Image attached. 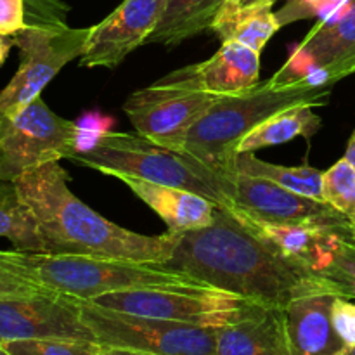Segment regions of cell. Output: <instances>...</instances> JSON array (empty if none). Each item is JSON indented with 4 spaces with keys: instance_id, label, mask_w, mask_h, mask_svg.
<instances>
[{
    "instance_id": "obj_1",
    "label": "cell",
    "mask_w": 355,
    "mask_h": 355,
    "mask_svg": "<svg viewBox=\"0 0 355 355\" xmlns=\"http://www.w3.org/2000/svg\"><path fill=\"white\" fill-rule=\"evenodd\" d=\"M156 267L263 307L286 309L326 291L345 297L338 284L284 255L231 207H217L210 225L177 234L172 259Z\"/></svg>"
},
{
    "instance_id": "obj_2",
    "label": "cell",
    "mask_w": 355,
    "mask_h": 355,
    "mask_svg": "<svg viewBox=\"0 0 355 355\" xmlns=\"http://www.w3.org/2000/svg\"><path fill=\"white\" fill-rule=\"evenodd\" d=\"M16 187L30 208L52 255H83L162 266L172 259L175 232L144 236L113 224L87 207L69 189V175L59 162L17 177Z\"/></svg>"
},
{
    "instance_id": "obj_3",
    "label": "cell",
    "mask_w": 355,
    "mask_h": 355,
    "mask_svg": "<svg viewBox=\"0 0 355 355\" xmlns=\"http://www.w3.org/2000/svg\"><path fill=\"white\" fill-rule=\"evenodd\" d=\"M329 99V87H318L302 78L277 85L267 80L245 92L222 96L196 121L187 135L184 155L227 175L238 155V146L257 125L272 114L298 104L321 106Z\"/></svg>"
},
{
    "instance_id": "obj_4",
    "label": "cell",
    "mask_w": 355,
    "mask_h": 355,
    "mask_svg": "<svg viewBox=\"0 0 355 355\" xmlns=\"http://www.w3.org/2000/svg\"><path fill=\"white\" fill-rule=\"evenodd\" d=\"M9 262L40 286L82 302L127 290H215L177 270L83 255L6 252Z\"/></svg>"
},
{
    "instance_id": "obj_5",
    "label": "cell",
    "mask_w": 355,
    "mask_h": 355,
    "mask_svg": "<svg viewBox=\"0 0 355 355\" xmlns=\"http://www.w3.org/2000/svg\"><path fill=\"white\" fill-rule=\"evenodd\" d=\"M69 159L110 177L130 175L180 187L208 198L218 207H231L225 196L224 180L217 172L184 153L153 144L142 135L101 134L90 148H78Z\"/></svg>"
},
{
    "instance_id": "obj_6",
    "label": "cell",
    "mask_w": 355,
    "mask_h": 355,
    "mask_svg": "<svg viewBox=\"0 0 355 355\" xmlns=\"http://www.w3.org/2000/svg\"><path fill=\"white\" fill-rule=\"evenodd\" d=\"M80 311L101 347L149 355H215L217 349V328L107 311L90 302H82Z\"/></svg>"
},
{
    "instance_id": "obj_7",
    "label": "cell",
    "mask_w": 355,
    "mask_h": 355,
    "mask_svg": "<svg viewBox=\"0 0 355 355\" xmlns=\"http://www.w3.org/2000/svg\"><path fill=\"white\" fill-rule=\"evenodd\" d=\"M90 28L28 24L12 38L21 61L16 75L0 92V125L40 97L49 82L85 49Z\"/></svg>"
},
{
    "instance_id": "obj_8",
    "label": "cell",
    "mask_w": 355,
    "mask_h": 355,
    "mask_svg": "<svg viewBox=\"0 0 355 355\" xmlns=\"http://www.w3.org/2000/svg\"><path fill=\"white\" fill-rule=\"evenodd\" d=\"M78 127L55 114L42 97L0 125V179L16 180L78 149Z\"/></svg>"
},
{
    "instance_id": "obj_9",
    "label": "cell",
    "mask_w": 355,
    "mask_h": 355,
    "mask_svg": "<svg viewBox=\"0 0 355 355\" xmlns=\"http://www.w3.org/2000/svg\"><path fill=\"white\" fill-rule=\"evenodd\" d=\"M107 311L166 319L203 328L239 321L259 304L218 290H127L90 300Z\"/></svg>"
},
{
    "instance_id": "obj_10",
    "label": "cell",
    "mask_w": 355,
    "mask_h": 355,
    "mask_svg": "<svg viewBox=\"0 0 355 355\" xmlns=\"http://www.w3.org/2000/svg\"><path fill=\"white\" fill-rule=\"evenodd\" d=\"M220 177L232 210L252 220L270 225L328 229L354 241L352 224L326 201L304 196L259 177L243 173H227Z\"/></svg>"
},
{
    "instance_id": "obj_11",
    "label": "cell",
    "mask_w": 355,
    "mask_h": 355,
    "mask_svg": "<svg viewBox=\"0 0 355 355\" xmlns=\"http://www.w3.org/2000/svg\"><path fill=\"white\" fill-rule=\"evenodd\" d=\"M222 96L149 85L132 94L123 111L139 135L170 151L184 153L196 121Z\"/></svg>"
},
{
    "instance_id": "obj_12",
    "label": "cell",
    "mask_w": 355,
    "mask_h": 355,
    "mask_svg": "<svg viewBox=\"0 0 355 355\" xmlns=\"http://www.w3.org/2000/svg\"><path fill=\"white\" fill-rule=\"evenodd\" d=\"M314 71L322 73L331 85L355 73V0H345L312 28L270 82L286 85Z\"/></svg>"
},
{
    "instance_id": "obj_13",
    "label": "cell",
    "mask_w": 355,
    "mask_h": 355,
    "mask_svg": "<svg viewBox=\"0 0 355 355\" xmlns=\"http://www.w3.org/2000/svg\"><path fill=\"white\" fill-rule=\"evenodd\" d=\"M80 304L82 300L54 291L0 298V343L44 338L96 342L83 322Z\"/></svg>"
},
{
    "instance_id": "obj_14",
    "label": "cell",
    "mask_w": 355,
    "mask_h": 355,
    "mask_svg": "<svg viewBox=\"0 0 355 355\" xmlns=\"http://www.w3.org/2000/svg\"><path fill=\"white\" fill-rule=\"evenodd\" d=\"M165 0H125L99 24L90 28L80 55L83 68H116L148 42L162 17Z\"/></svg>"
},
{
    "instance_id": "obj_15",
    "label": "cell",
    "mask_w": 355,
    "mask_h": 355,
    "mask_svg": "<svg viewBox=\"0 0 355 355\" xmlns=\"http://www.w3.org/2000/svg\"><path fill=\"white\" fill-rule=\"evenodd\" d=\"M260 54L239 42H222L210 59L175 69L153 85L189 92L232 96L259 85Z\"/></svg>"
},
{
    "instance_id": "obj_16",
    "label": "cell",
    "mask_w": 355,
    "mask_h": 355,
    "mask_svg": "<svg viewBox=\"0 0 355 355\" xmlns=\"http://www.w3.org/2000/svg\"><path fill=\"white\" fill-rule=\"evenodd\" d=\"M215 355H291L286 311L257 305L239 321L217 328Z\"/></svg>"
},
{
    "instance_id": "obj_17",
    "label": "cell",
    "mask_w": 355,
    "mask_h": 355,
    "mask_svg": "<svg viewBox=\"0 0 355 355\" xmlns=\"http://www.w3.org/2000/svg\"><path fill=\"white\" fill-rule=\"evenodd\" d=\"M336 297L329 291L309 295L284 309L291 355H340L347 349L331 321Z\"/></svg>"
},
{
    "instance_id": "obj_18",
    "label": "cell",
    "mask_w": 355,
    "mask_h": 355,
    "mask_svg": "<svg viewBox=\"0 0 355 355\" xmlns=\"http://www.w3.org/2000/svg\"><path fill=\"white\" fill-rule=\"evenodd\" d=\"M114 179L127 184L135 196L141 198L151 210H155L156 215L168 225V232L182 234L214 222L218 205L208 198L180 187L163 186L137 177L118 175Z\"/></svg>"
},
{
    "instance_id": "obj_19",
    "label": "cell",
    "mask_w": 355,
    "mask_h": 355,
    "mask_svg": "<svg viewBox=\"0 0 355 355\" xmlns=\"http://www.w3.org/2000/svg\"><path fill=\"white\" fill-rule=\"evenodd\" d=\"M225 0H165L162 17L146 44L179 45L214 26Z\"/></svg>"
},
{
    "instance_id": "obj_20",
    "label": "cell",
    "mask_w": 355,
    "mask_h": 355,
    "mask_svg": "<svg viewBox=\"0 0 355 355\" xmlns=\"http://www.w3.org/2000/svg\"><path fill=\"white\" fill-rule=\"evenodd\" d=\"M312 104H298L279 111L257 125L238 146V153H255L259 149L279 146L297 137H311L321 127V118Z\"/></svg>"
},
{
    "instance_id": "obj_21",
    "label": "cell",
    "mask_w": 355,
    "mask_h": 355,
    "mask_svg": "<svg viewBox=\"0 0 355 355\" xmlns=\"http://www.w3.org/2000/svg\"><path fill=\"white\" fill-rule=\"evenodd\" d=\"M231 173H243V175L270 180L298 194L324 201L322 198V173L324 172L312 166L274 165V163L257 158L253 153H238L232 162Z\"/></svg>"
},
{
    "instance_id": "obj_22",
    "label": "cell",
    "mask_w": 355,
    "mask_h": 355,
    "mask_svg": "<svg viewBox=\"0 0 355 355\" xmlns=\"http://www.w3.org/2000/svg\"><path fill=\"white\" fill-rule=\"evenodd\" d=\"M0 236L19 252L45 253L44 239L14 180L0 179Z\"/></svg>"
},
{
    "instance_id": "obj_23",
    "label": "cell",
    "mask_w": 355,
    "mask_h": 355,
    "mask_svg": "<svg viewBox=\"0 0 355 355\" xmlns=\"http://www.w3.org/2000/svg\"><path fill=\"white\" fill-rule=\"evenodd\" d=\"M279 28L281 24L272 10V3H260L234 16L215 19L211 30L222 38V42H239L260 54Z\"/></svg>"
},
{
    "instance_id": "obj_24",
    "label": "cell",
    "mask_w": 355,
    "mask_h": 355,
    "mask_svg": "<svg viewBox=\"0 0 355 355\" xmlns=\"http://www.w3.org/2000/svg\"><path fill=\"white\" fill-rule=\"evenodd\" d=\"M322 198L355 225V168L345 158L322 173Z\"/></svg>"
},
{
    "instance_id": "obj_25",
    "label": "cell",
    "mask_w": 355,
    "mask_h": 355,
    "mask_svg": "<svg viewBox=\"0 0 355 355\" xmlns=\"http://www.w3.org/2000/svg\"><path fill=\"white\" fill-rule=\"evenodd\" d=\"M315 272L338 284L347 298L355 300V243L336 238Z\"/></svg>"
},
{
    "instance_id": "obj_26",
    "label": "cell",
    "mask_w": 355,
    "mask_h": 355,
    "mask_svg": "<svg viewBox=\"0 0 355 355\" xmlns=\"http://www.w3.org/2000/svg\"><path fill=\"white\" fill-rule=\"evenodd\" d=\"M7 355H99L101 345L96 342L66 338L12 340L0 343Z\"/></svg>"
},
{
    "instance_id": "obj_27",
    "label": "cell",
    "mask_w": 355,
    "mask_h": 355,
    "mask_svg": "<svg viewBox=\"0 0 355 355\" xmlns=\"http://www.w3.org/2000/svg\"><path fill=\"white\" fill-rule=\"evenodd\" d=\"M343 3L345 0H290L279 12H276V16L281 26L304 19V17L319 16L326 19L333 12H336Z\"/></svg>"
},
{
    "instance_id": "obj_28",
    "label": "cell",
    "mask_w": 355,
    "mask_h": 355,
    "mask_svg": "<svg viewBox=\"0 0 355 355\" xmlns=\"http://www.w3.org/2000/svg\"><path fill=\"white\" fill-rule=\"evenodd\" d=\"M51 291L21 274L7 259L6 252H0V298L14 295H31Z\"/></svg>"
},
{
    "instance_id": "obj_29",
    "label": "cell",
    "mask_w": 355,
    "mask_h": 355,
    "mask_svg": "<svg viewBox=\"0 0 355 355\" xmlns=\"http://www.w3.org/2000/svg\"><path fill=\"white\" fill-rule=\"evenodd\" d=\"M331 321L336 335L345 347H355V302L352 298L336 297L331 307Z\"/></svg>"
},
{
    "instance_id": "obj_30",
    "label": "cell",
    "mask_w": 355,
    "mask_h": 355,
    "mask_svg": "<svg viewBox=\"0 0 355 355\" xmlns=\"http://www.w3.org/2000/svg\"><path fill=\"white\" fill-rule=\"evenodd\" d=\"M28 26L24 0H0V35L14 37Z\"/></svg>"
},
{
    "instance_id": "obj_31",
    "label": "cell",
    "mask_w": 355,
    "mask_h": 355,
    "mask_svg": "<svg viewBox=\"0 0 355 355\" xmlns=\"http://www.w3.org/2000/svg\"><path fill=\"white\" fill-rule=\"evenodd\" d=\"M260 3H272V2H270V0H225L220 12H218L217 19H224V17L234 16V14L241 12V10L252 9V7L260 6Z\"/></svg>"
},
{
    "instance_id": "obj_32",
    "label": "cell",
    "mask_w": 355,
    "mask_h": 355,
    "mask_svg": "<svg viewBox=\"0 0 355 355\" xmlns=\"http://www.w3.org/2000/svg\"><path fill=\"white\" fill-rule=\"evenodd\" d=\"M12 45H14L12 38L0 35V66L6 62L7 55H9V51H10V47H12Z\"/></svg>"
},
{
    "instance_id": "obj_33",
    "label": "cell",
    "mask_w": 355,
    "mask_h": 355,
    "mask_svg": "<svg viewBox=\"0 0 355 355\" xmlns=\"http://www.w3.org/2000/svg\"><path fill=\"white\" fill-rule=\"evenodd\" d=\"M99 355H149L142 352H134V350H123V349H110V347H101Z\"/></svg>"
},
{
    "instance_id": "obj_34",
    "label": "cell",
    "mask_w": 355,
    "mask_h": 355,
    "mask_svg": "<svg viewBox=\"0 0 355 355\" xmlns=\"http://www.w3.org/2000/svg\"><path fill=\"white\" fill-rule=\"evenodd\" d=\"M343 158H345L347 162H349L350 165L355 168V130H354L352 137H350L349 144H347V151H345V156H343Z\"/></svg>"
},
{
    "instance_id": "obj_35",
    "label": "cell",
    "mask_w": 355,
    "mask_h": 355,
    "mask_svg": "<svg viewBox=\"0 0 355 355\" xmlns=\"http://www.w3.org/2000/svg\"><path fill=\"white\" fill-rule=\"evenodd\" d=\"M340 355H355V347H347Z\"/></svg>"
},
{
    "instance_id": "obj_36",
    "label": "cell",
    "mask_w": 355,
    "mask_h": 355,
    "mask_svg": "<svg viewBox=\"0 0 355 355\" xmlns=\"http://www.w3.org/2000/svg\"><path fill=\"white\" fill-rule=\"evenodd\" d=\"M352 234H354V243H355V225H352Z\"/></svg>"
},
{
    "instance_id": "obj_37",
    "label": "cell",
    "mask_w": 355,
    "mask_h": 355,
    "mask_svg": "<svg viewBox=\"0 0 355 355\" xmlns=\"http://www.w3.org/2000/svg\"><path fill=\"white\" fill-rule=\"evenodd\" d=\"M0 355H7V354H6V352H3V350H2V349H0Z\"/></svg>"
},
{
    "instance_id": "obj_38",
    "label": "cell",
    "mask_w": 355,
    "mask_h": 355,
    "mask_svg": "<svg viewBox=\"0 0 355 355\" xmlns=\"http://www.w3.org/2000/svg\"><path fill=\"white\" fill-rule=\"evenodd\" d=\"M270 2H272V3H274V2H276V0H270Z\"/></svg>"
}]
</instances>
